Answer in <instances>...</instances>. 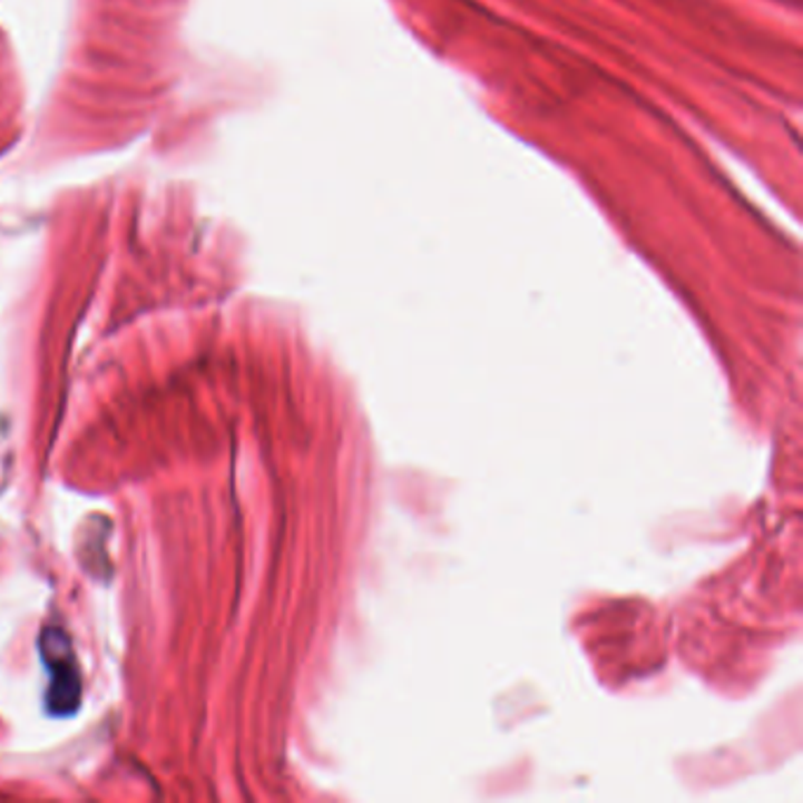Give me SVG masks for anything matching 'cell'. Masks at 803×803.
Returning a JSON list of instances; mask_svg holds the SVG:
<instances>
[{
	"label": "cell",
	"mask_w": 803,
	"mask_h": 803,
	"mask_svg": "<svg viewBox=\"0 0 803 803\" xmlns=\"http://www.w3.org/2000/svg\"><path fill=\"white\" fill-rule=\"evenodd\" d=\"M43 657L48 669H52V688L48 705L55 714H71L76 709L80 684L76 674V663L71 657V646L65 631H46L43 636Z\"/></svg>",
	"instance_id": "obj_1"
}]
</instances>
